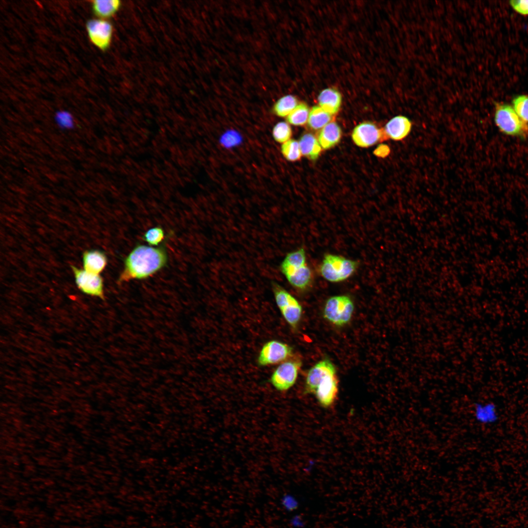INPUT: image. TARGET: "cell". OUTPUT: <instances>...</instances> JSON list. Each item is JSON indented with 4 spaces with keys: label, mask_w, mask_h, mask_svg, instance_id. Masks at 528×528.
I'll return each instance as SVG.
<instances>
[{
    "label": "cell",
    "mask_w": 528,
    "mask_h": 528,
    "mask_svg": "<svg viewBox=\"0 0 528 528\" xmlns=\"http://www.w3.org/2000/svg\"><path fill=\"white\" fill-rule=\"evenodd\" d=\"M352 137L357 146L363 148L370 147L389 139L384 129L369 121L357 125L352 132Z\"/></svg>",
    "instance_id": "11"
},
{
    "label": "cell",
    "mask_w": 528,
    "mask_h": 528,
    "mask_svg": "<svg viewBox=\"0 0 528 528\" xmlns=\"http://www.w3.org/2000/svg\"><path fill=\"white\" fill-rule=\"evenodd\" d=\"M353 310L354 304L349 296L336 295L326 301L323 309V316L331 324L341 327L350 321Z\"/></svg>",
    "instance_id": "7"
},
{
    "label": "cell",
    "mask_w": 528,
    "mask_h": 528,
    "mask_svg": "<svg viewBox=\"0 0 528 528\" xmlns=\"http://www.w3.org/2000/svg\"><path fill=\"white\" fill-rule=\"evenodd\" d=\"M289 524L294 528H303L305 525L302 516L299 514L293 516L290 520Z\"/></svg>",
    "instance_id": "29"
},
{
    "label": "cell",
    "mask_w": 528,
    "mask_h": 528,
    "mask_svg": "<svg viewBox=\"0 0 528 528\" xmlns=\"http://www.w3.org/2000/svg\"><path fill=\"white\" fill-rule=\"evenodd\" d=\"M331 115L320 107L314 106L309 112L308 126L315 131L322 129L332 120Z\"/></svg>",
    "instance_id": "19"
},
{
    "label": "cell",
    "mask_w": 528,
    "mask_h": 528,
    "mask_svg": "<svg viewBox=\"0 0 528 528\" xmlns=\"http://www.w3.org/2000/svg\"><path fill=\"white\" fill-rule=\"evenodd\" d=\"M167 262L164 245L154 247L137 244L125 259L124 268L118 282L122 283L147 279L165 266Z\"/></svg>",
    "instance_id": "1"
},
{
    "label": "cell",
    "mask_w": 528,
    "mask_h": 528,
    "mask_svg": "<svg viewBox=\"0 0 528 528\" xmlns=\"http://www.w3.org/2000/svg\"><path fill=\"white\" fill-rule=\"evenodd\" d=\"M76 284L83 293L104 300L103 279L99 274L89 273L84 269L71 266Z\"/></svg>",
    "instance_id": "12"
},
{
    "label": "cell",
    "mask_w": 528,
    "mask_h": 528,
    "mask_svg": "<svg viewBox=\"0 0 528 528\" xmlns=\"http://www.w3.org/2000/svg\"><path fill=\"white\" fill-rule=\"evenodd\" d=\"M299 104L297 99L294 95L288 94L279 98L274 104L272 111L276 115L287 117Z\"/></svg>",
    "instance_id": "20"
},
{
    "label": "cell",
    "mask_w": 528,
    "mask_h": 528,
    "mask_svg": "<svg viewBox=\"0 0 528 528\" xmlns=\"http://www.w3.org/2000/svg\"><path fill=\"white\" fill-rule=\"evenodd\" d=\"M86 28L89 40L95 46L103 51L110 47L113 31L110 22L99 18L89 19Z\"/></svg>",
    "instance_id": "9"
},
{
    "label": "cell",
    "mask_w": 528,
    "mask_h": 528,
    "mask_svg": "<svg viewBox=\"0 0 528 528\" xmlns=\"http://www.w3.org/2000/svg\"><path fill=\"white\" fill-rule=\"evenodd\" d=\"M54 121L58 127L63 130H70L75 126V120L72 114L65 110H59L54 115Z\"/></svg>",
    "instance_id": "25"
},
{
    "label": "cell",
    "mask_w": 528,
    "mask_h": 528,
    "mask_svg": "<svg viewBox=\"0 0 528 528\" xmlns=\"http://www.w3.org/2000/svg\"><path fill=\"white\" fill-rule=\"evenodd\" d=\"M292 348L289 345L272 340L263 345L260 352L257 362L260 366L278 364L288 360L292 356Z\"/></svg>",
    "instance_id": "10"
},
{
    "label": "cell",
    "mask_w": 528,
    "mask_h": 528,
    "mask_svg": "<svg viewBox=\"0 0 528 528\" xmlns=\"http://www.w3.org/2000/svg\"><path fill=\"white\" fill-rule=\"evenodd\" d=\"M411 128V122L407 117L398 115L392 118L386 124L384 129L388 138L399 141L409 134Z\"/></svg>",
    "instance_id": "13"
},
{
    "label": "cell",
    "mask_w": 528,
    "mask_h": 528,
    "mask_svg": "<svg viewBox=\"0 0 528 528\" xmlns=\"http://www.w3.org/2000/svg\"><path fill=\"white\" fill-rule=\"evenodd\" d=\"M342 130L335 122L331 121L320 131L318 140L321 147L329 149L337 144L341 138Z\"/></svg>",
    "instance_id": "16"
},
{
    "label": "cell",
    "mask_w": 528,
    "mask_h": 528,
    "mask_svg": "<svg viewBox=\"0 0 528 528\" xmlns=\"http://www.w3.org/2000/svg\"><path fill=\"white\" fill-rule=\"evenodd\" d=\"M310 110L305 103H299L296 108L286 117V122L296 126L307 123Z\"/></svg>",
    "instance_id": "21"
},
{
    "label": "cell",
    "mask_w": 528,
    "mask_h": 528,
    "mask_svg": "<svg viewBox=\"0 0 528 528\" xmlns=\"http://www.w3.org/2000/svg\"><path fill=\"white\" fill-rule=\"evenodd\" d=\"M84 269L95 274H99L105 268L107 259L105 254L99 250L86 251L83 254Z\"/></svg>",
    "instance_id": "15"
},
{
    "label": "cell",
    "mask_w": 528,
    "mask_h": 528,
    "mask_svg": "<svg viewBox=\"0 0 528 528\" xmlns=\"http://www.w3.org/2000/svg\"><path fill=\"white\" fill-rule=\"evenodd\" d=\"M282 506L288 511L296 510L299 506V502L295 497L289 494H285L281 499Z\"/></svg>",
    "instance_id": "27"
},
{
    "label": "cell",
    "mask_w": 528,
    "mask_h": 528,
    "mask_svg": "<svg viewBox=\"0 0 528 528\" xmlns=\"http://www.w3.org/2000/svg\"><path fill=\"white\" fill-rule=\"evenodd\" d=\"M292 130L289 124L286 122H279L274 127L272 130V136L277 142L283 144L290 139L292 136Z\"/></svg>",
    "instance_id": "23"
},
{
    "label": "cell",
    "mask_w": 528,
    "mask_h": 528,
    "mask_svg": "<svg viewBox=\"0 0 528 528\" xmlns=\"http://www.w3.org/2000/svg\"><path fill=\"white\" fill-rule=\"evenodd\" d=\"M93 14L99 19L106 20L114 16L121 6L119 0H95L91 3Z\"/></svg>",
    "instance_id": "17"
},
{
    "label": "cell",
    "mask_w": 528,
    "mask_h": 528,
    "mask_svg": "<svg viewBox=\"0 0 528 528\" xmlns=\"http://www.w3.org/2000/svg\"><path fill=\"white\" fill-rule=\"evenodd\" d=\"M512 105L518 116L524 123L528 125V96H516L512 100Z\"/></svg>",
    "instance_id": "24"
},
{
    "label": "cell",
    "mask_w": 528,
    "mask_h": 528,
    "mask_svg": "<svg viewBox=\"0 0 528 528\" xmlns=\"http://www.w3.org/2000/svg\"><path fill=\"white\" fill-rule=\"evenodd\" d=\"M509 4L518 13L524 16L528 15V0H511Z\"/></svg>",
    "instance_id": "28"
},
{
    "label": "cell",
    "mask_w": 528,
    "mask_h": 528,
    "mask_svg": "<svg viewBox=\"0 0 528 528\" xmlns=\"http://www.w3.org/2000/svg\"><path fill=\"white\" fill-rule=\"evenodd\" d=\"M495 123L505 134L525 137L528 133V125L518 116L512 106L505 103H496Z\"/></svg>",
    "instance_id": "5"
},
{
    "label": "cell",
    "mask_w": 528,
    "mask_h": 528,
    "mask_svg": "<svg viewBox=\"0 0 528 528\" xmlns=\"http://www.w3.org/2000/svg\"><path fill=\"white\" fill-rule=\"evenodd\" d=\"M281 150L284 157L288 161H296L301 158L302 153L299 142L296 140L290 139L284 143Z\"/></svg>",
    "instance_id": "22"
},
{
    "label": "cell",
    "mask_w": 528,
    "mask_h": 528,
    "mask_svg": "<svg viewBox=\"0 0 528 528\" xmlns=\"http://www.w3.org/2000/svg\"><path fill=\"white\" fill-rule=\"evenodd\" d=\"M318 102L323 110L332 115L339 111L342 102L340 93L333 88H327L323 89L319 93Z\"/></svg>",
    "instance_id": "14"
},
{
    "label": "cell",
    "mask_w": 528,
    "mask_h": 528,
    "mask_svg": "<svg viewBox=\"0 0 528 528\" xmlns=\"http://www.w3.org/2000/svg\"><path fill=\"white\" fill-rule=\"evenodd\" d=\"M302 154L309 160L314 161L319 157L321 147L315 136L311 133L303 134L299 140Z\"/></svg>",
    "instance_id": "18"
},
{
    "label": "cell",
    "mask_w": 528,
    "mask_h": 528,
    "mask_svg": "<svg viewBox=\"0 0 528 528\" xmlns=\"http://www.w3.org/2000/svg\"><path fill=\"white\" fill-rule=\"evenodd\" d=\"M275 302L285 320L293 330L300 321L302 308L298 300L275 281L271 284Z\"/></svg>",
    "instance_id": "6"
},
{
    "label": "cell",
    "mask_w": 528,
    "mask_h": 528,
    "mask_svg": "<svg viewBox=\"0 0 528 528\" xmlns=\"http://www.w3.org/2000/svg\"><path fill=\"white\" fill-rule=\"evenodd\" d=\"M307 386L314 393L320 405L325 408L335 401L338 392V379L335 367L328 358L319 361L309 370Z\"/></svg>",
    "instance_id": "2"
},
{
    "label": "cell",
    "mask_w": 528,
    "mask_h": 528,
    "mask_svg": "<svg viewBox=\"0 0 528 528\" xmlns=\"http://www.w3.org/2000/svg\"><path fill=\"white\" fill-rule=\"evenodd\" d=\"M301 365L298 359H288L282 362L272 374L270 383L279 391L288 390L296 382Z\"/></svg>",
    "instance_id": "8"
},
{
    "label": "cell",
    "mask_w": 528,
    "mask_h": 528,
    "mask_svg": "<svg viewBox=\"0 0 528 528\" xmlns=\"http://www.w3.org/2000/svg\"><path fill=\"white\" fill-rule=\"evenodd\" d=\"M358 266L356 261L337 255L327 254L320 264L319 271L326 280L338 283L351 277Z\"/></svg>",
    "instance_id": "4"
},
{
    "label": "cell",
    "mask_w": 528,
    "mask_h": 528,
    "mask_svg": "<svg viewBox=\"0 0 528 528\" xmlns=\"http://www.w3.org/2000/svg\"><path fill=\"white\" fill-rule=\"evenodd\" d=\"M150 245H158L164 239V233L160 227H154L147 230L143 237Z\"/></svg>",
    "instance_id": "26"
},
{
    "label": "cell",
    "mask_w": 528,
    "mask_h": 528,
    "mask_svg": "<svg viewBox=\"0 0 528 528\" xmlns=\"http://www.w3.org/2000/svg\"><path fill=\"white\" fill-rule=\"evenodd\" d=\"M280 268L288 282L294 288L305 291L311 285L313 274L307 264L304 248L301 247L288 253L281 263Z\"/></svg>",
    "instance_id": "3"
}]
</instances>
